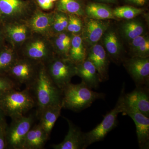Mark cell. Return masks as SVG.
<instances>
[{
  "label": "cell",
  "instance_id": "1",
  "mask_svg": "<svg viewBox=\"0 0 149 149\" xmlns=\"http://www.w3.org/2000/svg\"><path fill=\"white\" fill-rule=\"evenodd\" d=\"M29 89L38 107V115L48 107L62 104V91L53 82L44 64H41L37 78Z\"/></svg>",
  "mask_w": 149,
  "mask_h": 149
},
{
  "label": "cell",
  "instance_id": "2",
  "mask_svg": "<svg viewBox=\"0 0 149 149\" xmlns=\"http://www.w3.org/2000/svg\"><path fill=\"white\" fill-rule=\"evenodd\" d=\"M63 108L80 112L91 107L96 100H104L105 94L94 92L82 81L79 84L69 83L62 90Z\"/></svg>",
  "mask_w": 149,
  "mask_h": 149
},
{
  "label": "cell",
  "instance_id": "3",
  "mask_svg": "<svg viewBox=\"0 0 149 149\" xmlns=\"http://www.w3.org/2000/svg\"><path fill=\"white\" fill-rule=\"evenodd\" d=\"M35 105V98L29 88L12 90L0 97V108L5 116L12 119L25 115Z\"/></svg>",
  "mask_w": 149,
  "mask_h": 149
},
{
  "label": "cell",
  "instance_id": "4",
  "mask_svg": "<svg viewBox=\"0 0 149 149\" xmlns=\"http://www.w3.org/2000/svg\"><path fill=\"white\" fill-rule=\"evenodd\" d=\"M125 88V85H123L115 106L104 116L102 122L93 130L85 133V149L92 144L103 140L117 126L118 116L122 112L124 107Z\"/></svg>",
  "mask_w": 149,
  "mask_h": 149
},
{
  "label": "cell",
  "instance_id": "5",
  "mask_svg": "<svg viewBox=\"0 0 149 149\" xmlns=\"http://www.w3.org/2000/svg\"><path fill=\"white\" fill-rule=\"evenodd\" d=\"M45 65L51 79L62 91L76 75V64L68 58L54 56Z\"/></svg>",
  "mask_w": 149,
  "mask_h": 149
},
{
  "label": "cell",
  "instance_id": "6",
  "mask_svg": "<svg viewBox=\"0 0 149 149\" xmlns=\"http://www.w3.org/2000/svg\"><path fill=\"white\" fill-rule=\"evenodd\" d=\"M41 64L25 58H19L6 74L18 85H25L29 89L37 78Z\"/></svg>",
  "mask_w": 149,
  "mask_h": 149
},
{
  "label": "cell",
  "instance_id": "7",
  "mask_svg": "<svg viewBox=\"0 0 149 149\" xmlns=\"http://www.w3.org/2000/svg\"><path fill=\"white\" fill-rule=\"evenodd\" d=\"M34 121V117L31 115L12 119L6 131L7 148L22 149L25 137L32 128Z\"/></svg>",
  "mask_w": 149,
  "mask_h": 149
},
{
  "label": "cell",
  "instance_id": "8",
  "mask_svg": "<svg viewBox=\"0 0 149 149\" xmlns=\"http://www.w3.org/2000/svg\"><path fill=\"white\" fill-rule=\"evenodd\" d=\"M123 115L131 118L136 126L138 143L140 148L149 149V118L139 111L135 107L125 101L122 112Z\"/></svg>",
  "mask_w": 149,
  "mask_h": 149
},
{
  "label": "cell",
  "instance_id": "9",
  "mask_svg": "<svg viewBox=\"0 0 149 149\" xmlns=\"http://www.w3.org/2000/svg\"><path fill=\"white\" fill-rule=\"evenodd\" d=\"M124 65L137 86H149V58L132 57Z\"/></svg>",
  "mask_w": 149,
  "mask_h": 149
},
{
  "label": "cell",
  "instance_id": "10",
  "mask_svg": "<svg viewBox=\"0 0 149 149\" xmlns=\"http://www.w3.org/2000/svg\"><path fill=\"white\" fill-rule=\"evenodd\" d=\"M86 59L91 61L95 67L101 82L107 80L109 61L103 47L99 44L93 45L87 54Z\"/></svg>",
  "mask_w": 149,
  "mask_h": 149
},
{
  "label": "cell",
  "instance_id": "11",
  "mask_svg": "<svg viewBox=\"0 0 149 149\" xmlns=\"http://www.w3.org/2000/svg\"><path fill=\"white\" fill-rule=\"evenodd\" d=\"M65 118L68 125L67 134L61 143L53 144L52 148L54 149H85V133L71 120Z\"/></svg>",
  "mask_w": 149,
  "mask_h": 149
},
{
  "label": "cell",
  "instance_id": "12",
  "mask_svg": "<svg viewBox=\"0 0 149 149\" xmlns=\"http://www.w3.org/2000/svg\"><path fill=\"white\" fill-rule=\"evenodd\" d=\"M88 17L83 29V38L90 45H95L106 32L109 22Z\"/></svg>",
  "mask_w": 149,
  "mask_h": 149
},
{
  "label": "cell",
  "instance_id": "13",
  "mask_svg": "<svg viewBox=\"0 0 149 149\" xmlns=\"http://www.w3.org/2000/svg\"><path fill=\"white\" fill-rule=\"evenodd\" d=\"M27 9V3L22 0H0V14L3 24L11 22L13 18L22 16Z\"/></svg>",
  "mask_w": 149,
  "mask_h": 149
},
{
  "label": "cell",
  "instance_id": "14",
  "mask_svg": "<svg viewBox=\"0 0 149 149\" xmlns=\"http://www.w3.org/2000/svg\"><path fill=\"white\" fill-rule=\"evenodd\" d=\"M125 101L149 118L148 86H137L132 92L125 94Z\"/></svg>",
  "mask_w": 149,
  "mask_h": 149
},
{
  "label": "cell",
  "instance_id": "15",
  "mask_svg": "<svg viewBox=\"0 0 149 149\" xmlns=\"http://www.w3.org/2000/svg\"><path fill=\"white\" fill-rule=\"evenodd\" d=\"M24 57L44 65L54 57L45 41L38 39L32 41L26 49Z\"/></svg>",
  "mask_w": 149,
  "mask_h": 149
},
{
  "label": "cell",
  "instance_id": "16",
  "mask_svg": "<svg viewBox=\"0 0 149 149\" xmlns=\"http://www.w3.org/2000/svg\"><path fill=\"white\" fill-rule=\"evenodd\" d=\"M76 75L82 79L91 89H98L100 79L95 67L91 61L86 59L81 63L76 65Z\"/></svg>",
  "mask_w": 149,
  "mask_h": 149
},
{
  "label": "cell",
  "instance_id": "17",
  "mask_svg": "<svg viewBox=\"0 0 149 149\" xmlns=\"http://www.w3.org/2000/svg\"><path fill=\"white\" fill-rule=\"evenodd\" d=\"M2 27L6 41L8 40L13 44L23 42L29 35V29L25 24L8 22L3 23Z\"/></svg>",
  "mask_w": 149,
  "mask_h": 149
},
{
  "label": "cell",
  "instance_id": "18",
  "mask_svg": "<svg viewBox=\"0 0 149 149\" xmlns=\"http://www.w3.org/2000/svg\"><path fill=\"white\" fill-rule=\"evenodd\" d=\"M49 137L39 124L32 127L27 133L22 149H41Z\"/></svg>",
  "mask_w": 149,
  "mask_h": 149
},
{
  "label": "cell",
  "instance_id": "19",
  "mask_svg": "<svg viewBox=\"0 0 149 149\" xmlns=\"http://www.w3.org/2000/svg\"><path fill=\"white\" fill-rule=\"evenodd\" d=\"M62 109V104L52 106L45 109L38 115L40 117L39 124L48 137H50L56 121L60 116Z\"/></svg>",
  "mask_w": 149,
  "mask_h": 149
},
{
  "label": "cell",
  "instance_id": "20",
  "mask_svg": "<svg viewBox=\"0 0 149 149\" xmlns=\"http://www.w3.org/2000/svg\"><path fill=\"white\" fill-rule=\"evenodd\" d=\"M85 12L89 18L93 19L105 20L115 18L112 10L101 3H90L86 7Z\"/></svg>",
  "mask_w": 149,
  "mask_h": 149
},
{
  "label": "cell",
  "instance_id": "21",
  "mask_svg": "<svg viewBox=\"0 0 149 149\" xmlns=\"http://www.w3.org/2000/svg\"><path fill=\"white\" fill-rule=\"evenodd\" d=\"M54 18L50 14L37 12L30 19L29 27L37 33H45L52 26Z\"/></svg>",
  "mask_w": 149,
  "mask_h": 149
},
{
  "label": "cell",
  "instance_id": "22",
  "mask_svg": "<svg viewBox=\"0 0 149 149\" xmlns=\"http://www.w3.org/2000/svg\"><path fill=\"white\" fill-rule=\"evenodd\" d=\"M103 42L106 49L110 56L114 61H118L120 58L121 46L116 33L112 30L106 32Z\"/></svg>",
  "mask_w": 149,
  "mask_h": 149
},
{
  "label": "cell",
  "instance_id": "23",
  "mask_svg": "<svg viewBox=\"0 0 149 149\" xmlns=\"http://www.w3.org/2000/svg\"><path fill=\"white\" fill-rule=\"evenodd\" d=\"M86 57L87 53L84 48L83 38L79 35H74L71 39L68 58L77 65L84 61Z\"/></svg>",
  "mask_w": 149,
  "mask_h": 149
},
{
  "label": "cell",
  "instance_id": "24",
  "mask_svg": "<svg viewBox=\"0 0 149 149\" xmlns=\"http://www.w3.org/2000/svg\"><path fill=\"white\" fill-rule=\"evenodd\" d=\"M131 41L132 57H149V39L148 36L141 35Z\"/></svg>",
  "mask_w": 149,
  "mask_h": 149
},
{
  "label": "cell",
  "instance_id": "25",
  "mask_svg": "<svg viewBox=\"0 0 149 149\" xmlns=\"http://www.w3.org/2000/svg\"><path fill=\"white\" fill-rule=\"evenodd\" d=\"M144 31L143 24L139 20H131L126 22L121 27L123 35L125 39L130 41L143 35Z\"/></svg>",
  "mask_w": 149,
  "mask_h": 149
},
{
  "label": "cell",
  "instance_id": "26",
  "mask_svg": "<svg viewBox=\"0 0 149 149\" xmlns=\"http://www.w3.org/2000/svg\"><path fill=\"white\" fill-rule=\"evenodd\" d=\"M19 58L14 51L5 46L0 49V74H6Z\"/></svg>",
  "mask_w": 149,
  "mask_h": 149
},
{
  "label": "cell",
  "instance_id": "27",
  "mask_svg": "<svg viewBox=\"0 0 149 149\" xmlns=\"http://www.w3.org/2000/svg\"><path fill=\"white\" fill-rule=\"evenodd\" d=\"M58 10L61 12L82 16L84 12L80 3L77 0H59Z\"/></svg>",
  "mask_w": 149,
  "mask_h": 149
},
{
  "label": "cell",
  "instance_id": "28",
  "mask_svg": "<svg viewBox=\"0 0 149 149\" xmlns=\"http://www.w3.org/2000/svg\"><path fill=\"white\" fill-rule=\"evenodd\" d=\"M143 11V9L131 6H125L116 8L113 10V12L115 17L132 19L141 14Z\"/></svg>",
  "mask_w": 149,
  "mask_h": 149
},
{
  "label": "cell",
  "instance_id": "29",
  "mask_svg": "<svg viewBox=\"0 0 149 149\" xmlns=\"http://www.w3.org/2000/svg\"><path fill=\"white\" fill-rule=\"evenodd\" d=\"M18 85L8 75L0 74V97L10 91L17 89Z\"/></svg>",
  "mask_w": 149,
  "mask_h": 149
},
{
  "label": "cell",
  "instance_id": "30",
  "mask_svg": "<svg viewBox=\"0 0 149 149\" xmlns=\"http://www.w3.org/2000/svg\"><path fill=\"white\" fill-rule=\"evenodd\" d=\"M64 13L61 12L54 17L52 26L56 32H62L67 28L68 18Z\"/></svg>",
  "mask_w": 149,
  "mask_h": 149
},
{
  "label": "cell",
  "instance_id": "31",
  "mask_svg": "<svg viewBox=\"0 0 149 149\" xmlns=\"http://www.w3.org/2000/svg\"><path fill=\"white\" fill-rule=\"evenodd\" d=\"M68 25L67 28L69 32L77 34L81 32L83 27L82 20L78 16L73 14H69L68 17Z\"/></svg>",
  "mask_w": 149,
  "mask_h": 149
},
{
  "label": "cell",
  "instance_id": "32",
  "mask_svg": "<svg viewBox=\"0 0 149 149\" xmlns=\"http://www.w3.org/2000/svg\"><path fill=\"white\" fill-rule=\"evenodd\" d=\"M7 126L6 121L0 125V149L7 148L6 133Z\"/></svg>",
  "mask_w": 149,
  "mask_h": 149
},
{
  "label": "cell",
  "instance_id": "33",
  "mask_svg": "<svg viewBox=\"0 0 149 149\" xmlns=\"http://www.w3.org/2000/svg\"><path fill=\"white\" fill-rule=\"evenodd\" d=\"M38 5L44 10H49L53 7V2L50 0H37Z\"/></svg>",
  "mask_w": 149,
  "mask_h": 149
},
{
  "label": "cell",
  "instance_id": "34",
  "mask_svg": "<svg viewBox=\"0 0 149 149\" xmlns=\"http://www.w3.org/2000/svg\"><path fill=\"white\" fill-rule=\"evenodd\" d=\"M127 2L133 4L137 6H143L146 4L147 0H125Z\"/></svg>",
  "mask_w": 149,
  "mask_h": 149
},
{
  "label": "cell",
  "instance_id": "35",
  "mask_svg": "<svg viewBox=\"0 0 149 149\" xmlns=\"http://www.w3.org/2000/svg\"><path fill=\"white\" fill-rule=\"evenodd\" d=\"M6 41L2 27V25H0V49L4 47L5 45V42Z\"/></svg>",
  "mask_w": 149,
  "mask_h": 149
},
{
  "label": "cell",
  "instance_id": "36",
  "mask_svg": "<svg viewBox=\"0 0 149 149\" xmlns=\"http://www.w3.org/2000/svg\"><path fill=\"white\" fill-rule=\"evenodd\" d=\"M5 117V116L4 114L3 113L0 108V125L2 124L4 122H6Z\"/></svg>",
  "mask_w": 149,
  "mask_h": 149
},
{
  "label": "cell",
  "instance_id": "37",
  "mask_svg": "<svg viewBox=\"0 0 149 149\" xmlns=\"http://www.w3.org/2000/svg\"><path fill=\"white\" fill-rule=\"evenodd\" d=\"M97 1L103 3H115L116 2V0H97Z\"/></svg>",
  "mask_w": 149,
  "mask_h": 149
},
{
  "label": "cell",
  "instance_id": "38",
  "mask_svg": "<svg viewBox=\"0 0 149 149\" xmlns=\"http://www.w3.org/2000/svg\"><path fill=\"white\" fill-rule=\"evenodd\" d=\"M3 24L2 19L1 16V14H0V25Z\"/></svg>",
  "mask_w": 149,
  "mask_h": 149
},
{
  "label": "cell",
  "instance_id": "39",
  "mask_svg": "<svg viewBox=\"0 0 149 149\" xmlns=\"http://www.w3.org/2000/svg\"><path fill=\"white\" fill-rule=\"evenodd\" d=\"M51 1H52V2H53L54 1H56L57 0H50Z\"/></svg>",
  "mask_w": 149,
  "mask_h": 149
}]
</instances>
